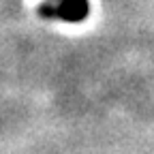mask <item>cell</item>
Listing matches in <instances>:
<instances>
[{"instance_id": "6da1fadb", "label": "cell", "mask_w": 154, "mask_h": 154, "mask_svg": "<svg viewBox=\"0 0 154 154\" xmlns=\"http://www.w3.org/2000/svg\"><path fill=\"white\" fill-rule=\"evenodd\" d=\"M45 15H58L69 22H79L88 15V0H56L49 7L41 9Z\"/></svg>"}, {"instance_id": "7a4b0ae2", "label": "cell", "mask_w": 154, "mask_h": 154, "mask_svg": "<svg viewBox=\"0 0 154 154\" xmlns=\"http://www.w3.org/2000/svg\"><path fill=\"white\" fill-rule=\"evenodd\" d=\"M49 2H56V0H49Z\"/></svg>"}]
</instances>
